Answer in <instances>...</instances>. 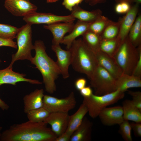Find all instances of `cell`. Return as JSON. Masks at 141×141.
<instances>
[{
	"label": "cell",
	"instance_id": "cell-1",
	"mask_svg": "<svg viewBox=\"0 0 141 141\" xmlns=\"http://www.w3.org/2000/svg\"><path fill=\"white\" fill-rule=\"evenodd\" d=\"M44 122L15 124L1 132L0 141H55L57 137Z\"/></svg>",
	"mask_w": 141,
	"mask_h": 141
},
{
	"label": "cell",
	"instance_id": "cell-2",
	"mask_svg": "<svg viewBox=\"0 0 141 141\" xmlns=\"http://www.w3.org/2000/svg\"><path fill=\"white\" fill-rule=\"evenodd\" d=\"M34 46L35 55L30 62L41 74L46 91L52 94L56 90L55 81L61 75L60 70L56 62L46 53V47L42 41L36 40Z\"/></svg>",
	"mask_w": 141,
	"mask_h": 141
},
{
	"label": "cell",
	"instance_id": "cell-3",
	"mask_svg": "<svg viewBox=\"0 0 141 141\" xmlns=\"http://www.w3.org/2000/svg\"><path fill=\"white\" fill-rule=\"evenodd\" d=\"M69 50L71 54V65L76 71L92 77L98 65L95 54L82 38L75 39Z\"/></svg>",
	"mask_w": 141,
	"mask_h": 141
},
{
	"label": "cell",
	"instance_id": "cell-4",
	"mask_svg": "<svg viewBox=\"0 0 141 141\" xmlns=\"http://www.w3.org/2000/svg\"><path fill=\"white\" fill-rule=\"evenodd\" d=\"M141 52V45L136 47L128 36L121 44L113 57L123 73L131 75Z\"/></svg>",
	"mask_w": 141,
	"mask_h": 141
},
{
	"label": "cell",
	"instance_id": "cell-5",
	"mask_svg": "<svg viewBox=\"0 0 141 141\" xmlns=\"http://www.w3.org/2000/svg\"><path fill=\"white\" fill-rule=\"evenodd\" d=\"M125 92L119 89L104 95L98 96L93 94L89 97H83V103L87 107L89 115L92 118L97 117L101 111L108 106L122 99Z\"/></svg>",
	"mask_w": 141,
	"mask_h": 141
},
{
	"label": "cell",
	"instance_id": "cell-6",
	"mask_svg": "<svg viewBox=\"0 0 141 141\" xmlns=\"http://www.w3.org/2000/svg\"><path fill=\"white\" fill-rule=\"evenodd\" d=\"M31 25L26 24L19 28L15 37L18 49L12 55L11 61L8 66L9 67H12L14 63L17 61L26 60L30 61L31 60L32 57L31 51L34 49L32 43Z\"/></svg>",
	"mask_w": 141,
	"mask_h": 141
},
{
	"label": "cell",
	"instance_id": "cell-7",
	"mask_svg": "<svg viewBox=\"0 0 141 141\" xmlns=\"http://www.w3.org/2000/svg\"><path fill=\"white\" fill-rule=\"evenodd\" d=\"M90 86L93 88L95 94L100 96L116 90L115 79L107 70L98 64L92 77Z\"/></svg>",
	"mask_w": 141,
	"mask_h": 141
},
{
	"label": "cell",
	"instance_id": "cell-8",
	"mask_svg": "<svg viewBox=\"0 0 141 141\" xmlns=\"http://www.w3.org/2000/svg\"><path fill=\"white\" fill-rule=\"evenodd\" d=\"M43 102V107L50 113H68L75 107L77 103L75 95L73 92H71L68 96L62 98L44 95Z\"/></svg>",
	"mask_w": 141,
	"mask_h": 141
},
{
	"label": "cell",
	"instance_id": "cell-9",
	"mask_svg": "<svg viewBox=\"0 0 141 141\" xmlns=\"http://www.w3.org/2000/svg\"><path fill=\"white\" fill-rule=\"evenodd\" d=\"M75 19L70 14L67 16L57 15L51 13H32L23 17L26 23L32 25L34 24L49 25L61 22L74 21Z\"/></svg>",
	"mask_w": 141,
	"mask_h": 141
},
{
	"label": "cell",
	"instance_id": "cell-10",
	"mask_svg": "<svg viewBox=\"0 0 141 141\" xmlns=\"http://www.w3.org/2000/svg\"><path fill=\"white\" fill-rule=\"evenodd\" d=\"M4 6L12 14L17 16L24 17L36 12L37 7L29 1L5 0Z\"/></svg>",
	"mask_w": 141,
	"mask_h": 141
},
{
	"label": "cell",
	"instance_id": "cell-11",
	"mask_svg": "<svg viewBox=\"0 0 141 141\" xmlns=\"http://www.w3.org/2000/svg\"><path fill=\"white\" fill-rule=\"evenodd\" d=\"M69 116L67 112L50 113L44 122L50 125L51 130L58 137L66 131Z\"/></svg>",
	"mask_w": 141,
	"mask_h": 141
},
{
	"label": "cell",
	"instance_id": "cell-12",
	"mask_svg": "<svg viewBox=\"0 0 141 141\" xmlns=\"http://www.w3.org/2000/svg\"><path fill=\"white\" fill-rule=\"evenodd\" d=\"M139 5L135 3L131 6L130 10L122 17L119 33L116 38L120 46L128 35L138 14Z\"/></svg>",
	"mask_w": 141,
	"mask_h": 141
},
{
	"label": "cell",
	"instance_id": "cell-13",
	"mask_svg": "<svg viewBox=\"0 0 141 141\" xmlns=\"http://www.w3.org/2000/svg\"><path fill=\"white\" fill-rule=\"evenodd\" d=\"M98 116L104 125L110 126L119 125L124 120L122 106L106 107L100 113Z\"/></svg>",
	"mask_w": 141,
	"mask_h": 141
},
{
	"label": "cell",
	"instance_id": "cell-14",
	"mask_svg": "<svg viewBox=\"0 0 141 141\" xmlns=\"http://www.w3.org/2000/svg\"><path fill=\"white\" fill-rule=\"evenodd\" d=\"M12 68V67L8 66L4 69L0 70V86L4 84L15 86L17 83L20 82H26L33 84H42L38 80L25 78V74L15 72L13 70Z\"/></svg>",
	"mask_w": 141,
	"mask_h": 141
},
{
	"label": "cell",
	"instance_id": "cell-15",
	"mask_svg": "<svg viewBox=\"0 0 141 141\" xmlns=\"http://www.w3.org/2000/svg\"><path fill=\"white\" fill-rule=\"evenodd\" d=\"M51 49L57 57L56 62L62 77L66 79L69 76V67L71 65V54L69 50L62 49L60 44L52 45Z\"/></svg>",
	"mask_w": 141,
	"mask_h": 141
},
{
	"label": "cell",
	"instance_id": "cell-16",
	"mask_svg": "<svg viewBox=\"0 0 141 141\" xmlns=\"http://www.w3.org/2000/svg\"><path fill=\"white\" fill-rule=\"evenodd\" d=\"M75 24L74 21L60 22L44 25V28L50 31L53 36L52 45L60 44L67 33H70L73 30Z\"/></svg>",
	"mask_w": 141,
	"mask_h": 141
},
{
	"label": "cell",
	"instance_id": "cell-17",
	"mask_svg": "<svg viewBox=\"0 0 141 141\" xmlns=\"http://www.w3.org/2000/svg\"><path fill=\"white\" fill-rule=\"evenodd\" d=\"M98 64L117 79L123 72L113 57H111L101 50L95 54Z\"/></svg>",
	"mask_w": 141,
	"mask_h": 141
},
{
	"label": "cell",
	"instance_id": "cell-18",
	"mask_svg": "<svg viewBox=\"0 0 141 141\" xmlns=\"http://www.w3.org/2000/svg\"><path fill=\"white\" fill-rule=\"evenodd\" d=\"M44 91L43 89H36L23 98L24 111H28L43 107Z\"/></svg>",
	"mask_w": 141,
	"mask_h": 141
},
{
	"label": "cell",
	"instance_id": "cell-19",
	"mask_svg": "<svg viewBox=\"0 0 141 141\" xmlns=\"http://www.w3.org/2000/svg\"><path fill=\"white\" fill-rule=\"evenodd\" d=\"M92 123L85 117L79 127L71 135L70 141H89L91 138Z\"/></svg>",
	"mask_w": 141,
	"mask_h": 141
},
{
	"label": "cell",
	"instance_id": "cell-20",
	"mask_svg": "<svg viewBox=\"0 0 141 141\" xmlns=\"http://www.w3.org/2000/svg\"><path fill=\"white\" fill-rule=\"evenodd\" d=\"M102 11L99 9L89 11L78 5L73 7L70 15L78 20L90 24L96 20L102 15Z\"/></svg>",
	"mask_w": 141,
	"mask_h": 141
},
{
	"label": "cell",
	"instance_id": "cell-21",
	"mask_svg": "<svg viewBox=\"0 0 141 141\" xmlns=\"http://www.w3.org/2000/svg\"><path fill=\"white\" fill-rule=\"evenodd\" d=\"M116 89L125 92L132 88L141 87V78L123 73L116 79Z\"/></svg>",
	"mask_w": 141,
	"mask_h": 141
},
{
	"label": "cell",
	"instance_id": "cell-22",
	"mask_svg": "<svg viewBox=\"0 0 141 141\" xmlns=\"http://www.w3.org/2000/svg\"><path fill=\"white\" fill-rule=\"evenodd\" d=\"M89 24L78 20L72 31L69 34L64 36L61 44L66 45L67 50L69 49L76 38L82 36L88 30Z\"/></svg>",
	"mask_w": 141,
	"mask_h": 141
},
{
	"label": "cell",
	"instance_id": "cell-23",
	"mask_svg": "<svg viewBox=\"0 0 141 141\" xmlns=\"http://www.w3.org/2000/svg\"><path fill=\"white\" fill-rule=\"evenodd\" d=\"M88 112L87 107L82 103L77 110L73 114L69 116L68 127L65 132L71 136L80 125Z\"/></svg>",
	"mask_w": 141,
	"mask_h": 141
},
{
	"label": "cell",
	"instance_id": "cell-24",
	"mask_svg": "<svg viewBox=\"0 0 141 141\" xmlns=\"http://www.w3.org/2000/svg\"><path fill=\"white\" fill-rule=\"evenodd\" d=\"M122 107L124 120L141 123V111L134 105L131 100H124Z\"/></svg>",
	"mask_w": 141,
	"mask_h": 141
},
{
	"label": "cell",
	"instance_id": "cell-25",
	"mask_svg": "<svg viewBox=\"0 0 141 141\" xmlns=\"http://www.w3.org/2000/svg\"><path fill=\"white\" fill-rule=\"evenodd\" d=\"M128 37L132 44L137 47L141 45V15L139 14L133 24Z\"/></svg>",
	"mask_w": 141,
	"mask_h": 141
},
{
	"label": "cell",
	"instance_id": "cell-26",
	"mask_svg": "<svg viewBox=\"0 0 141 141\" xmlns=\"http://www.w3.org/2000/svg\"><path fill=\"white\" fill-rule=\"evenodd\" d=\"M82 36L84 42L95 54L100 50V44L102 40L100 35L87 30Z\"/></svg>",
	"mask_w": 141,
	"mask_h": 141
},
{
	"label": "cell",
	"instance_id": "cell-27",
	"mask_svg": "<svg viewBox=\"0 0 141 141\" xmlns=\"http://www.w3.org/2000/svg\"><path fill=\"white\" fill-rule=\"evenodd\" d=\"M122 17L117 21L112 20L100 35L102 39H111L116 38L118 34Z\"/></svg>",
	"mask_w": 141,
	"mask_h": 141
},
{
	"label": "cell",
	"instance_id": "cell-28",
	"mask_svg": "<svg viewBox=\"0 0 141 141\" xmlns=\"http://www.w3.org/2000/svg\"><path fill=\"white\" fill-rule=\"evenodd\" d=\"M120 46L116 38L102 39L100 45V50L109 56L113 57Z\"/></svg>",
	"mask_w": 141,
	"mask_h": 141
},
{
	"label": "cell",
	"instance_id": "cell-29",
	"mask_svg": "<svg viewBox=\"0 0 141 141\" xmlns=\"http://www.w3.org/2000/svg\"><path fill=\"white\" fill-rule=\"evenodd\" d=\"M111 21L107 17L102 15L89 24L88 30L100 35Z\"/></svg>",
	"mask_w": 141,
	"mask_h": 141
},
{
	"label": "cell",
	"instance_id": "cell-30",
	"mask_svg": "<svg viewBox=\"0 0 141 141\" xmlns=\"http://www.w3.org/2000/svg\"><path fill=\"white\" fill-rule=\"evenodd\" d=\"M50 113L46 109L42 107L30 110L26 114L28 120L38 122H44Z\"/></svg>",
	"mask_w": 141,
	"mask_h": 141
},
{
	"label": "cell",
	"instance_id": "cell-31",
	"mask_svg": "<svg viewBox=\"0 0 141 141\" xmlns=\"http://www.w3.org/2000/svg\"><path fill=\"white\" fill-rule=\"evenodd\" d=\"M18 29L10 25L0 23V37L13 40L15 38Z\"/></svg>",
	"mask_w": 141,
	"mask_h": 141
},
{
	"label": "cell",
	"instance_id": "cell-32",
	"mask_svg": "<svg viewBox=\"0 0 141 141\" xmlns=\"http://www.w3.org/2000/svg\"><path fill=\"white\" fill-rule=\"evenodd\" d=\"M119 132L125 141H132L131 132L132 128L128 121H124L119 125Z\"/></svg>",
	"mask_w": 141,
	"mask_h": 141
},
{
	"label": "cell",
	"instance_id": "cell-33",
	"mask_svg": "<svg viewBox=\"0 0 141 141\" xmlns=\"http://www.w3.org/2000/svg\"><path fill=\"white\" fill-rule=\"evenodd\" d=\"M132 98L131 100L134 105L141 111V92L139 91H127Z\"/></svg>",
	"mask_w": 141,
	"mask_h": 141
},
{
	"label": "cell",
	"instance_id": "cell-34",
	"mask_svg": "<svg viewBox=\"0 0 141 141\" xmlns=\"http://www.w3.org/2000/svg\"><path fill=\"white\" fill-rule=\"evenodd\" d=\"M84 0H64L62 4L67 9L71 11L73 7L78 5Z\"/></svg>",
	"mask_w": 141,
	"mask_h": 141
},
{
	"label": "cell",
	"instance_id": "cell-35",
	"mask_svg": "<svg viewBox=\"0 0 141 141\" xmlns=\"http://www.w3.org/2000/svg\"><path fill=\"white\" fill-rule=\"evenodd\" d=\"M6 46L17 49V46L16 42L13 40L4 39L0 37V47Z\"/></svg>",
	"mask_w": 141,
	"mask_h": 141
},
{
	"label": "cell",
	"instance_id": "cell-36",
	"mask_svg": "<svg viewBox=\"0 0 141 141\" xmlns=\"http://www.w3.org/2000/svg\"><path fill=\"white\" fill-rule=\"evenodd\" d=\"M132 130L135 136L137 137L141 136V123L132 122L130 123Z\"/></svg>",
	"mask_w": 141,
	"mask_h": 141
},
{
	"label": "cell",
	"instance_id": "cell-37",
	"mask_svg": "<svg viewBox=\"0 0 141 141\" xmlns=\"http://www.w3.org/2000/svg\"><path fill=\"white\" fill-rule=\"evenodd\" d=\"M132 75L141 78V52L139 54L138 60L134 68Z\"/></svg>",
	"mask_w": 141,
	"mask_h": 141
},
{
	"label": "cell",
	"instance_id": "cell-38",
	"mask_svg": "<svg viewBox=\"0 0 141 141\" xmlns=\"http://www.w3.org/2000/svg\"><path fill=\"white\" fill-rule=\"evenodd\" d=\"M86 80L85 79L79 78L75 81L74 86L76 89L79 91L86 86Z\"/></svg>",
	"mask_w": 141,
	"mask_h": 141
},
{
	"label": "cell",
	"instance_id": "cell-39",
	"mask_svg": "<svg viewBox=\"0 0 141 141\" xmlns=\"http://www.w3.org/2000/svg\"><path fill=\"white\" fill-rule=\"evenodd\" d=\"M90 86H85L81 90L80 92L81 95L83 97H90L93 94L92 90Z\"/></svg>",
	"mask_w": 141,
	"mask_h": 141
},
{
	"label": "cell",
	"instance_id": "cell-40",
	"mask_svg": "<svg viewBox=\"0 0 141 141\" xmlns=\"http://www.w3.org/2000/svg\"><path fill=\"white\" fill-rule=\"evenodd\" d=\"M71 136L66 132L57 137L55 141H70Z\"/></svg>",
	"mask_w": 141,
	"mask_h": 141
},
{
	"label": "cell",
	"instance_id": "cell-41",
	"mask_svg": "<svg viewBox=\"0 0 141 141\" xmlns=\"http://www.w3.org/2000/svg\"><path fill=\"white\" fill-rule=\"evenodd\" d=\"M120 3L121 5L123 14H126L130 10L131 7V4L126 2H122Z\"/></svg>",
	"mask_w": 141,
	"mask_h": 141
},
{
	"label": "cell",
	"instance_id": "cell-42",
	"mask_svg": "<svg viewBox=\"0 0 141 141\" xmlns=\"http://www.w3.org/2000/svg\"><path fill=\"white\" fill-rule=\"evenodd\" d=\"M107 0H84L90 5L93 6L98 4L105 3Z\"/></svg>",
	"mask_w": 141,
	"mask_h": 141
},
{
	"label": "cell",
	"instance_id": "cell-43",
	"mask_svg": "<svg viewBox=\"0 0 141 141\" xmlns=\"http://www.w3.org/2000/svg\"><path fill=\"white\" fill-rule=\"evenodd\" d=\"M9 107L8 105L0 98V108L3 110H8Z\"/></svg>",
	"mask_w": 141,
	"mask_h": 141
},
{
	"label": "cell",
	"instance_id": "cell-44",
	"mask_svg": "<svg viewBox=\"0 0 141 141\" xmlns=\"http://www.w3.org/2000/svg\"><path fill=\"white\" fill-rule=\"evenodd\" d=\"M115 9L117 13L119 14H123L121 5L120 3H117L115 6Z\"/></svg>",
	"mask_w": 141,
	"mask_h": 141
},
{
	"label": "cell",
	"instance_id": "cell-45",
	"mask_svg": "<svg viewBox=\"0 0 141 141\" xmlns=\"http://www.w3.org/2000/svg\"><path fill=\"white\" fill-rule=\"evenodd\" d=\"M115 1L117 3L122 2H126L131 4L133 3V0H115Z\"/></svg>",
	"mask_w": 141,
	"mask_h": 141
},
{
	"label": "cell",
	"instance_id": "cell-46",
	"mask_svg": "<svg viewBox=\"0 0 141 141\" xmlns=\"http://www.w3.org/2000/svg\"><path fill=\"white\" fill-rule=\"evenodd\" d=\"M139 4L141 3V0H133V3Z\"/></svg>",
	"mask_w": 141,
	"mask_h": 141
},
{
	"label": "cell",
	"instance_id": "cell-47",
	"mask_svg": "<svg viewBox=\"0 0 141 141\" xmlns=\"http://www.w3.org/2000/svg\"><path fill=\"white\" fill-rule=\"evenodd\" d=\"M58 0H46L47 3H53L58 1Z\"/></svg>",
	"mask_w": 141,
	"mask_h": 141
},
{
	"label": "cell",
	"instance_id": "cell-48",
	"mask_svg": "<svg viewBox=\"0 0 141 141\" xmlns=\"http://www.w3.org/2000/svg\"><path fill=\"white\" fill-rule=\"evenodd\" d=\"M2 127L0 126V136L1 134V130H2Z\"/></svg>",
	"mask_w": 141,
	"mask_h": 141
},
{
	"label": "cell",
	"instance_id": "cell-49",
	"mask_svg": "<svg viewBox=\"0 0 141 141\" xmlns=\"http://www.w3.org/2000/svg\"><path fill=\"white\" fill-rule=\"evenodd\" d=\"M1 60L0 59V64L1 63Z\"/></svg>",
	"mask_w": 141,
	"mask_h": 141
},
{
	"label": "cell",
	"instance_id": "cell-50",
	"mask_svg": "<svg viewBox=\"0 0 141 141\" xmlns=\"http://www.w3.org/2000/svg\"><path fill=\"white\" fill-rule=\"evenodd\" d=\"M27 0V1H29V0Z\"/></svg>",
	"mask_w": 141,
	"mask_h": 141
}]
</instances>
